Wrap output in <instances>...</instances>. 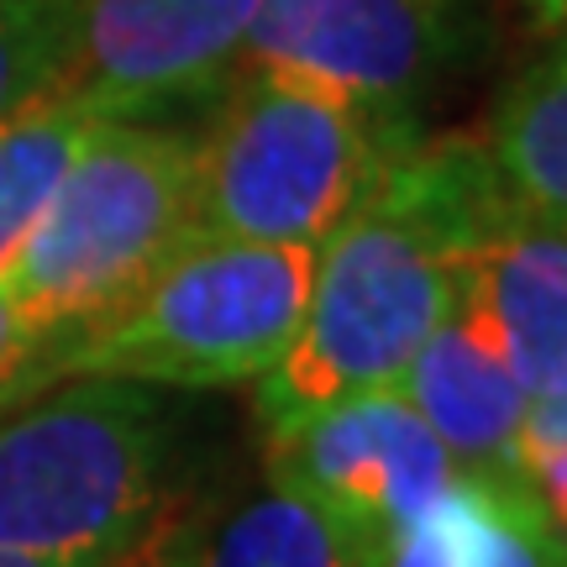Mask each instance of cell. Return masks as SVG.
Segmentation results:
<instances>
[{
	"label": "cell",
	"mask_w": 567,
	"mask_h": 567,
	"mask_svg": "<svg viewBox=\"0 0 567 567\" xmlns=\"http://www.w3.org/2000/svg\"><path fill=\"white\" fill-rule=\"evenodd\" d=\"M505 200L484 137L410 142L373 195L316 247L300 331L252 384L264 442L352 394L400 384L421 342L463 305L473 252Z\"/></svg>",
	"instance_id": "6da1fadb"
},
{
	"label": "cell",
	"mask_w": 567,
	"mask_h": 567,
	"mask_svg": "<svg viewBox=\"0 0 567 567\" xmlns=\"http://www.w3.org/2000/svg\"><path fill=\"white\" fill-rule=\"evenodd\" d=\"M310 274V247L195 237L132 300L53 331L6 384L0 410L63 379H126L147 389L258 384L300 331Z\"/></svg>",
	"instance_id": "7a4b0ae2"
},
{
	"label": "cell",
	"mask_w": 567,
	"mask_h": 567,
	"mask_svg": "<svg viewBox=\"0 0 567 567\" xmlns=\"http://www.w3.org/2000/svg\"><path fill=\"white\" fill-rule=\"evenodd\" d=\"M410 142L415 122L316 84L237 74L221 116L195 142V237L316 252Z\"/></svg>",
	"instance_id": "3957f363"
},
{
	"label": "cell",
	"mask_w": 567,
	"mask_h": 567,
	"mask_svg": "<svg viewBox=\"0 0 567 567\" xmlns=\"http://www.w3.org/2000/svg\"><path fill=\"white\" fill-rule=\"evenodd\" d=\"M168 499V421L126 379H69L0 410V551L122 557Z\"/></svg>",
	"instance_id": "277c9868"
},
{
	"label": "cell",
	"mask_w": 567,
	"mask_h": 567,
	"mask_svg": "<svg viewBox=\"0 0 567 567\" xmlns=\"http://www.w3.org/2000/svg\"><path fill=\"white\" fill-rule=\"evenodd\" d=\"M195 243V137L101 122L0 289L53 337L132 300Z\"/></svg>",
	"instance_id": "5b68a950"
},
{
	"label": "cell",
	"mask_w": 567,
	"mask_h": 567,
	"mask_svg": "<svg viewBox=\"0 0 567 567\" xmlns=\"http://www.w3.org/2000/svg\"><path fill=\"white\" fill-rule=\"evenodd\" d=\"M264 473L342 520L384 557L457 478V463L431 436L400 389L352 394L264 442Z\"/></svg>",
	"instance_id": "8992f818"
},
{
	"label": "cell",
	"mask_w": 567,
	"mask_h": 567,
	"mask_svg": "<svg viewBox=\"0 0 567 567\" xmlns=\"http://www.w3.org/2000/svg\"><path fill=\"white\" fill-rule=\"evenodd\" d=\"M446 59L436 0H264L231 74L316 84L394 122H415V101Z\"/></svg>",
	"instance_id": "52a82bcc"
},
{
	"label": "cell",
	"mask_w": 567,
	"mask_h": 567,
	"mask_svg": "<svg viewBox=\"0 0 567 567\" xmlns=\"http://www.w3.org/2000/svg\"><path fill=\"white\" fill-rule=\"evenodd\" d=\"M264 0H80L74 48L53 95L105 122L210 95L231 80Z\"/></svg>",
	"instance_id": "ba28073f"
},
{
	"label": "cell",
	"mask_w": 567,
	"mask_h": 567,
	"mask_svg": "<svg viewBox=\"0 0 567 567\" xmlns=\"http://www.w3.org/2000/svg\"><path fill=\"white\" fill-rule=\"evenodd\" d=\"M494 342L526 400L567 384V221L509 195L473 252V284Z\"/></svg>",
	"instance_id": "9c48e42d"
},
{
	"label": "cell",
	"mask_w": 567,
	"mask_h": 567,
	"mask_svg": "<svg viewBox=\"0 0 567 567\" xmlns=\"http://www.w3.org/2000/svg\"><path fill=\"white\" fill-rule=\"evenodd\" d=\"M394 389L457 467H515L530 400L515 384L473 295H463V305L425 337Z\"/></svg>",
	"instance_id": "30bf717a"
},
{
	"label": "cell",
	"mask_w": 567,
	"mask_h": 567,
	"mask_svg": "<svg viewBox=\"0 0 567 567\" xmlns=\"http://www.w3.org/2000/svg\"><path fill=\"white\" fill-rule=\"evenodd\" d=\"M379 567H567V530L520 467H457Z\"/></svg>",
	"instance_id": "8fae6325"
},
{
	"label": "cell",
	"mask_w": 567,
	"mask_h": 567,
	"mask_svg": "<svg viewBox=\"0 0 567 567\" xmlns=\"http://www.w3.org/2000/svg\"><path fill=\"white\" fill-rule=\"evenodd\" d=\"M189 567H379V557L321 505L268 478L216 520L195 515Z\"/></svg>",
	"instance_id": "7c38bea8"
},
{
	"label": "cell",
	"mask_w": 567,
	"mask_h": 567,
	"mask_svg": "<svg viewBox=\"0 0 567 567\" xmlns=\"http://www.w3.org/2000/svg\"><path fill=\"white\" fill-rule=\"evenodd\" d=\"M484 147L515 200L567 221V27L505 84Z\"/></svg>",
	"instance_id": "4fadbf2b"
},
{
	"label": "cell",
	"mask_w": 567,
	"mask_h": 567,
	"mask_svg": "<svg viewBox=\"0 0 567 567\" xmlns=\"http://www.w3.org/2000/svg\"><path fill=\"white\" fill-rule=\"evenodd\" d=\"M101 122L105 116L84 111L69 95H42L38 105L0 122V274L32 237V226L53 205L59 184L69 179L74 158Z\"/></svg>",
	"instance_id": "5bb4252c"
},
{
	"label": "cell",
	"mask_w": 567,
	"mask_h": 567,
	"mask_svg": "<svg viewBox=\"0 0 567 567\" xmlns=\"http://www.w3.org/2000/svg\"><path fill=\"white\" fill-rule=\"evenodd\" d=\"M74 11L80 0H0V122L59 90Z\"/></svg>",
	"instance_id": "9a60e30c"
},
{
	"label": "cell",
	"mask_w": 567,
	"mask_h": 567,
	"mask_svg": "<svg viewBox=\"0 0 567 567\" xmlns=\"http://www.w3.org/2000/svg\"><path fill=\"white\" fill-rule=\"evenodd\" d=\"M515 467L536 488V499L551 509V520L567 530V384L526 410Z\"/></svg>",
	"instance_id": "2e32d148"
},
{
	"label": "cell",
	"mask_w": 567,
	"mask_h": 567,
	"mask_svg": "<svg viewBox=\"0 0 567 567\" xmlns=\"http://www.w3.org/2000/svg\"><path fill=\"white\" fill-rule=\"evenodd\" d=\"M189 536H195V515L168 505L111 567H189Z\"/></svg>",
	"instance_id": "e0dca14e"
},
{
	"label": "cell",
	"mask_w": 567,
	"mask_h": 567,
	"mask_svg": "<svg viewBox=\"0 0 567 567\" xmlns=\"http://www.w3.org/2000/svg\"><path fill=\"white\" fill-rule=\"evenodd\" d=\"M42 342H48V331L0 289V394H6V384L27 368V358H32Z\"/></svg>",
	"instance_id": "ac0fdd59"
},
{
	"label": "cell",
	"mask_w": 567,
	"mask_h": 567,
	"mask_svg": "<svg viewBox=\"0 0 567 567\" xmlns=\"http://www.w3.org/2000/svg\"><path fill=\"white\" fill-rule=\"evenodd\" d=\"M116 557H27V551H0V567H111Z\"/></svg>",
	"instance_id": "d6986e66"
},
{
	"label": "cell",
	"mask_w": 567,
	"mask_h": 567,
	"mask_svg": "<svg viewBox=\"0 0 567 567\" xmlns=\"http://www.w3.org/2000/svg\"><path fill=\"white\" fill-rule=\"evenodd\" d=\"M530 6H542L547 17H567V0H530Z\"/></svg>",
	"instance_id": "ffe728a7"
}]
</instances>
